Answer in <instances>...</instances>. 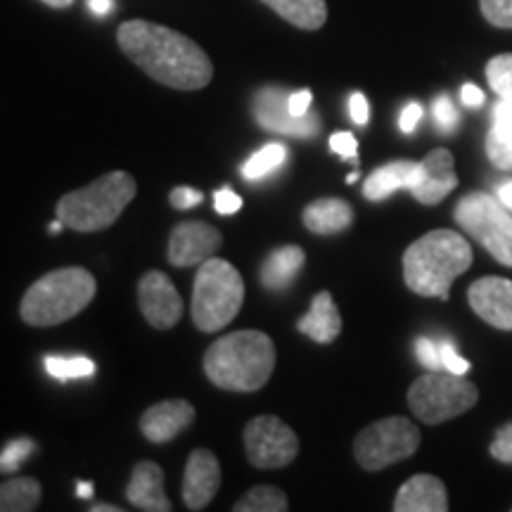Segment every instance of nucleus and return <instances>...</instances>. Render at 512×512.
Segmentation results:
<instances>
[{"mask_svg": "<svg viewBox=\"0 0 512 512\" xmlns=\"http://www.w3.org/2000/svg\"><path fill=\"white\" fill-rule=\"evenodd\" d=\"M117 41L128 60L162 86L202 91L214 76L209 55L188 36L162 24L131 19L119 27Z\"/></svg>", "mask_w": 512, "mask_h": 512, "instance_id": "1", "label": "nucleus"}, {"mask_svg": "<svg viewBox=\"0 0 512 512\" xmlns=\"http://www.w3.org/2000/svg\"><path fill=\"white\" fill-rule=\"evenodd\" d=\"M275 370V344L266 332L238 330L216 339L204 354V373L219 389L256 392Z\"/></svg>", "mask_w": 512, "mask_h": 512, "instance_id": "2", "label": "nucleus"}, {"mask_svg": "<svg viewBox=\"0 0 512 512\" xmlns=\"http://www.w3.org/2000/svg\"><path fill=\"white\" fill-rule=\"evenodd\" d=\"M472 266V247L456 230H432L403 252V280L420 297L448 299L451 285Z\"/></svg>", "mask_w": 512, "mask_h": 512, "instance_id": "3", "label": "nucleus"}, {"mask_svg": "<svg viewBox=\"0 0 512 512\" xmlns=\"http://www.w3.org/2000/svg\"><path fill=\"white\" fill-rule=\"evenodd\" d=\"M98 283L86 268L72 266L46 273L29 287L22 299V320L34 328L67 323L93 302Z\"/></svg>", "mask_w": 512, "mask_h": 512, "instance_id": "4", "label": "nucleus"}, {"mask_svg": "<svg viewBox=\"0 0 512 512\" xmlns=\"http://www.w3.org/2000/svg\"><path fill=\"white\" fill-rule=\"evenodd\" d=\"M136 178L126 171L100 176L86 188L67 192L57 202V219L79 233H98L110 228L136 197Z\"/></svg>", "mask_w": 512, "mask_h": 512, "instance_id": "5", "label": "nucleus"}, {"mask_svg": "<svg viewBox=\"0 0 512 512\" xmlns=\"http://www.w3.org/2000/svg\"><path fill=\"white\" fill-rule=\"evenodd\" d=\"M242 299L245 283L238 268L211 256L200 264L192 287V323L200 332H219L238 316Z\"/></svg>", "mask_w": 512, "mask_h": 512, "instance_id": "6", "label": "nucleus"}, {"mask_svg": "<svg viewBox=\"0 0 512 512\" xmlns=\"http://www.w3.org/2000/svg\"><path fill=\"white\" fill-rule=\"evenodd\" d=\"M479 399L477 384H472L465 375L456 373H432L418 377L408 389V406L415 418L425 425H441V422L458 418L470 411Z\"/></svg>", "mask_w": 512, "mask_h": 512, "instance_id": "7", "label": "nucleus"}, {"mask_svg": "<svg viewBox=\"0 0 512 512\" xmlns=\"http://www.w3.org/2000/svg\"><path fill=\"white\" fill-rule=\"evenodd\" d=\"M453 219L475 238L498 264L512 268V216L498 197L470 192L453 209Z\"/></svg>", "mask_w": 512, "mask_h": 512, "instance_id": "8", "label": "nucleus"}, {"mask_svg": "<svg viewBox=\"0 0 512 512\" xmlns=\"http://www.w3.org/2000/svg\"><path fill=\"white\" fill-rule=\"evenodd\" d=\"M420 446V430L408 418L377 420L358 434L354 441V456L358 465L368 472L384 470V467L411 458Z\"/></svg>", "mask_w": 512, "mask_h": 512, "instance_id": "9", "label": "nucleus"}, {"mask_svg": "<svg viewBox=\"0 0 512 512\" xmlns=\"http://www.w3.org/2000/svg\"><path fill=\"white\" fill-rule=\"evenodd\" d=\"M245 451L259 470H280L299 456V437L275 415H259L245 427Z\"/></svg>", "mask_w": 512, "mask_h": 512, "instance_id": "10", "label": "nucleus"}, {"mask_svg": "<svg viewBox=\"0 0 512 512\" xmlns=\"http://www.w3.org/2000/svg\"><path fill=\"white\" fill-rule=\"evenodd\" d=\"M290 91L278 86H266L254 95L252 112L256 124L266 131L280 133L290 138H313L320 131L318 114L309 112L306 117H294L290 112Z\"/></svg>", "mask_w": 512, "mask_h": 512, "instance_id": "11", "label": "nucleus"}, {"mask_svg": "<svg viewBox=\"0 0 512 512\" xmlns=\"http://www.w3.org/2000/svg\"><path fill=\"white\" fill-rule=\"evenodd\" d=\"M138 306L147 323L157 330H169L183 316V299L169 275L147 271L138 283Z\"/></svg>", "mask_w": 512, "mask_h": 512, "instance_id": "12", "label": "nucleus"}, {"mask_svg": "<svg viewBox=\"0 0 512 512\" xmlns=\"http://www.w3.org/2000/svg\"><path fill=\"white\" fill-rule=\"evenodd\" d=\"M453 164H456V159L446 147H437L422 162H418L411 183H408V190H411L415 200L420 204H430V207L446 200V195H451L458 185Z\"/></svg>", "mask_w": 512, "mask_h": 512, "instance_id": "13", "label": "nucleus"}, {"mask_svg": "<svg viewBox=\"0 0 512 512\" xmlns=\"http://www.w3.org/2000/svg\"><path fill=\"white\" fill-rule=\"evenodd\" d=\"M223 245L221 233L204 221H185L171 230L169 264L176 268L200 266L219 252Z\"/></svg>", "mask_w": 512, "mask_h": 512, "instance_id": "14", "label": "nucleus"}, {"mask_svg": "<svg viewBox=\"0 0 512 512\" xmlns=\"http://www.w3.org/2000/svg\"><path fill=\"white\" fill-rule=\"evenodd\" d=\"M472 311L491 328L512 332V280L486 275L467 290Z\"/></svg>", "mask_w": 512, "mask_h": 512, "instance_id": "15", "label": "nucleus"}, {"mask_svg": "<svg viewBox=\"0 0 512 512\" xmlns=\"http://www.w3.org/2000/svg\"><path fill=\"white\" fill-rule=\"evenodd\" d=\"M221 465L207 448L190 453L183 477V501L190 510H204L219 494Z\"/></svg>", "mask_w": 512, "mask_h": 512, "instance_id": "16", "label": "nucleus"}, {"mask_svg": "<svg viewBox=\"0 0 512 512\" xmlns=\"http://www.w3.org/2000/svg\"><path fill=\"white\" fill-rule=\"evenodd\" d=\"M195 420V408L190 401L171 399L150 406L140 418V430L152 444H166L174 441L178 434L188 430Z\"/></svg>", "mask_w": 512, "mask_h": 512, "instance_id": "17", "label": "nucleus"}, {"mask_svg": "<svg viewBox=\"0 0 512 512\" xmlns=\"http://www.w3.org/2000/svg\"><path fill=\"white\" fill-rule=\"evenodd\" d=\"M126 498L128 503H133V508L145 512H169L174 508L164 494L162 467L152 463V460H145V463L133 467V475L126 486Z\"/></svg>", "mask_w": 512, "mask_h": 512, "instance_id": "18", "label": "nucleus"}, {"mask_svg": "<svg viewBox=\"0 0 512 512\" xmlns=\"http://www.w3.org/2000/svg\"><path fill=\"white\" fill-rule=\"evenodd\" d=\"M396 512H446L448 494L439 477L415 475L401 484L399 494L394 498Z\"/></svg>", "mask_w": 512, "mask_h": 512, "instance_id": "19", "label": "nucleus"}, {"mask_svg": "<svg viewBox=\"0 0 512 512\" xmlns=\"http://www.w3.org/2000/svg\"><path fill=\"white\" fill-rule=\"evenodd\" d=\"M297 330L318 344H332L342 332V316L330 292H318L313 297L309 313L297 323Z\"/></svg>", "mask_w": 512, "mask_h": 512, "instance_id": "20", "label": "nucleus"}, {"mask_svg": "<svg viewBox=\"0 0 512 512\" xmlns=\"http://www.w3.org/2000/svg\"><path fill=\"white\" fill-rule=\"evenodd\" d=\"M354 223V209L339 197H320L304 209V226L316 235L344 233Z\"/></svg>", "mask_w": 512, "mask_h": 512, "instance_id": "21", "label": "nucleus"}, {"mask_svg": "<svg viewBox=\"0 0 512 512\" xmlns=\"http://www.w3.org/2000/svg\"><path fill=\"white\" fill-rule=\"evenodd\" d=\"M306 254L302 247L287 245L275 249L261 266V285L271 292H283L294 283L299 271H302Z\"/></svg>", "mask_w": 512, "mask_h": 512, "instance_id": "22", "label": "nucleus"}, {"mask_svg": "<svg viewBox=\"0 0 512 512\" xmlns=\"http://www.w3.org/2000/svg\"><path fill=\"white\" fill-rule=\"evenodd\" d=\"M415 166H418V162H411V159H399V162H389L380 166V169H375L373 174L366 178V183H363V195H366L370 202L387 200V197L394 195L399 188H408Z\"/></svg>", "mask_w": 512, "mask_h": 512, "instance_id": "23", "label": "nucleus"}, {"mask_svg": "<svg viewBox=\"0 0 512 512\" xmlns=\"http://www.w3.org/2000/svg\"><path fill=\"white\" fill-rule=\"evenodd\" d=\"M486 155L496 169H512V102L498 100L494 107V126L486 136Z\"/></svg>", "mask_w": 512, "mask_h": 512, "instance_id": "24", "label": "nucleus"}, {"mask_svg": "<svg viewBox=\"0 0 512 512\" xmlns=\"http://www.w3.org/2000/svg\"><path fill=\"white\" fill-rule=\"evenodd\" d=\"M297 29L316 31L328 22L325 0H261Z\"/></svg>", "mask_w": 512, "mask_h": 512, "instance_id": "25", "label": "nucleus"}, {"mask_svg": "<svg viewBox=\"0 0 512 512\" xmlns=\"http://www.w3.org/2000/svg\"><path fill=\"white\" fill-rule=\"evenodd\" d=\"M41 501V482L34 477H15L0 486V510L31 512Z\"/></svg>", "mask_w": 512, "mask_h": 512, "instance_id": "26", "label": "nucleus"}, {"mask_svg": "<svg viewBox=\"0 0 512 512\" xmlns=\"http://www.w3.org/2000/svg\"><path fill=\"white\" fill-rule=\"evenodd\" d=\"M287 508L290 501L278 486H254L233 505L235 512H285Z\"/></svg>", "mask_w": 512, "mask_h": 512, "instance_id": "27", "label": "nucleus"}, {"mask_svg": "<svg viewBox=\"0 0 512 512\" xmlns=\"http://www.w3.org/2000/svg\"><path fill=\"white\" fill-rule=\"evenodd\" d=\"M287 159V147L280 145V143H268L261 147L256 155H252L242 166V176L247 178V181H259V178H264L271 174V171L278 169V166H283Z\"/></svg>", "mask_w": 512, "mask_h": 512, "instance_id": "28", "label": "nucleus"}, {"mask_svg": "<svg viewBox=\"0 0 512 512\" xmlns=\"http://www.w3.org/2000/svg\"><path fill=\"white\" fill-rule=\"evenodd\" d=\"M46 370L48 375H53L55 380L67 382V380H79V377H91L95 373V363L86 356H48L46 358Z\"/></svg>", "mask_w": 512, "mask_h": 512, "instance_id": "29", "label": "nucleus"}, {"mask_svg": "<svg viewBox=\"0 0 512 512\" xmlns=\"http://www.w3.org/2000/svg\"><path fill=\"white\" fill-rule=\"evenodd\" d=\"M486 81L498 98L512 102V53L491 57L486 64Z\"/></svg>", "mask_w": 512, "mask_h": 512, "instance_id": "30", "label": "nucleus"}, {"mask_svg": "<svg viewBox=\"0 0 512 512\" xmlns=\"http://www.w3.org/2000/svg\"><path fill=\"white\" fill-rule=\"evenodd\" d=\"M31 451H34V441L31 439L8 441L3 448V453H0V470L17 472L19 467H22L24 460L31 456Z\"/></svg>", "mask_w": 512, "mask_h": 512, "instance_id": "31", "label": "nucleus"}, {"mask_svg": "<svg viewBox=\"0 0 512 512\" xmlns=\"http://www.w3.org/2000/svg\"><path fill=\"white\" fill-rule=\"evenodd\" d=\"M486 22L496 29H512V0H479Z\"/></svg>", "mask_w": 512, "mask_h": 512, "instance_id": "32", "label": "nucleus"}, {"mask_svg": "<svg viewBox=\"0 0 512 512\" xmlns=\"http://www.w3.org/2000/svg\"><path fill=\"white\" fill-rule=\"evenodd\" d=\"M415 354H418V361L427 370H441L444 363H441V349L439 344L430 337H418L415 339Z\"/></svg>", "mask_w": 512, "mask_h": 512, "instance_id": "33", "label": "nucleus"}, {"mask_svg": "<svg viewBox=\"0 0 512 512\" xmlns=\"http://www.w3.org/2000/svg\"><path fill=\"white\" fill-rule=\"evenodd\" d=\"M489 451L496 460H501L505 465H512V422L503 425L501 430L496 432V439L494 444L489 446Z\"/></svg>", "mask_w": 512, "mask_h": 512, "instance_id": "34", "label": "nucleus"}, {"mask_svg": "<svg viewBox=\"0 0 512 512\" xmlns=\"http://www.w3.org/2000/svg\"><path fill=\"white\" fill-rule=\"evenodd\" d=\"M439 349H441V363H444V370L456 375H467V370H470V361L460 358L456 347H453L451 342H441Z\"/></svg>", "mask_w": 512, "mask_h": 512, "instance_id": "35", "label": "nucleus"}, {"mask_svg": "<svg viewBox=\"0 0 512 512\" xmlns=\"http://www.w3.org/2000/svg\"><path fill=\"white\" fill-rule=\"evenodd\" d=\"M169 200H171V207H174V209H192V207H197V204H202L204 195H202V190L185 188V185H181V188L171 190Z\"/></svg>", "mask_w": 512, "mask_h": 512, "instance_id": "36", "label": "nucleus"}, {"mask_svg": "<svg viewBox=\"0 0 512 512\" xmlns=\"http://www.w3.org/2000/svg\"><path fill=\"white\" fill-rule=\"evenodd\" d=\"M434 119H437V124L441 128H448V131L458 124V112H456V107H453L451 98L441 95V98L434 102Z\"/></svg>", "mask_w": 512, "mask_h": 512, "instance_id": "37", "label": "nucleus"}, {"mask_svg": "<svg viewBox=\"0 0 512 512\" xmlns=\"http://www.w3.org/2000/svg\"><path fill=\"white\" fill-rule=\"evenodd\" d=\"M214 209L219 211V214H223V216L235 214V211L242 209V197L235 195V192L228 190V188L216 190V195H214Z\"/></svg>", "mask_w": 512, "mask_h": 512, "instance_id": "38", "label": "nucleus"}, {"mask_svg": "<svg viewBox=\"0 0 512 512\" xmlns=\"http://www.w3.org/2000/svg\"><path fill=\"white\" fill-rule=\"evenodd\" d=\"M330 150L337 152L339 157H356V150H358L356 136L347 131L335 133V136H330Z\"/></svg>", "mask_w": 512, "mask_h": 512, "instance_id": "39", "label": "nucleus"}, {"mask_svg": "<svg viewBox=\"0 0 512 512\" xmlns=\"http://www.w3.org/2000/svg\"><path fill=\"white\" fill-rule=\"evenodd\" d=\"M349 114H351V119H354L358 126H366L368 124L370 105H368L366 95H363V93L351 95V98H349Z\"/></svg>", "mask_w": 512, "mask_h": 512, "instance_id": "40", "label": "nucleus"}, {"mask_svg": "<svg viewBox=\"0 0 512 512\" xmlns=\"http://www.w3.org/2000/svg\"><path fill=\"white\" fill-rule=\"evenodd\" d=\"M422 119V107L418 105V102H408L406 107H403L401 112V119H399V126L403 133H413L415 126L420 124Z\"/></svg>", "mask_w": 512, "mask_h": 512, "instance_id": "41", "label": "nucleus"}, {"mask_svg": "<svg viewBox=\"0 0 512 512\" xmlns=\"http://www.w3.org/2000/svg\"><path fill=\"white\" fill-rule=\"evenodd\" d=\"M311 102H313L311 91H294L290 95V112L294 117H306V114L311 112Z\"/></svg>", "mask_w": 512, "mask_h": 512, "instance_id": "42", "label": "nucleus"}, {"mask_svg": "<svg viewBox=\"0 0 512 512\" xmlns=\"http://www.w3.org/2000/svg\"><path fill=\"white\" fill-rule=\"evenodd\" d=\"M460 98H463L465 107H482L484 105V91L475 83H465L463 91H460Z\"/></svg>", "mask_w": 512, "mask_h": 512, "instance_id": "43", "label": "nucleus"}, {"mask_svg": "<svg viewBox=\"0 0 512 512\" xmlns=\"http://www.w3.org/2000/svg\"><path fill=\"white\" fill-rule=\"evenodd\" d=\"M88 8H91L93 15H107L112 12V0H88Z\"/></svg>", "mask_w": 512, "mask_h": 512, "instance_id": "44", "label": "nucleus"}, {"mask_svg": "<svg viewBox=\"0 0 512 512\" xmlns=\"http://www.w3.org/2000/svg\"><path fill=\"white\" fill-rule=\"evenodd\" d=\"M498 200H501L508 209H512V181L498 185Z\"/></svg>", "mask_w": 512, "mask_h": 512, "instance_id": "45", "label": "nucleus"}, {"mask_svg": "<svg viewBox=\"0 0 512 512\" xmlns=\"http://www.w3.org/2000/svg\"><path fill=\"white\" fill-rule=\"evenodd\" d=\"M76 496L91 498L93 496V484L91 482H79V486H76Z\"/></svg>", "mask_w": 512, "mask_h": 512, "instance_id": "46", "label": "nucleus"}, {"mask_svg": "<svg viewBox=\"0 0 512 512\" xmlns=\"http://www.w3.org/2000/svg\"><path fill=\"white\" fill-rule=\"evenodd\" d=\"M43 3L50 5V8H57V10H62V8H69V5H72L74 0H43Z\"/></svg>", "mask_w": 512, "mask_h": 512, "instance_id": "47", "label": "nucleus"}, {"mask_svg": "<svg viewBox=\"0 0 512 512\" xmlns=\"http://www.w3.org/2000/svg\"><path fill=\"white\" fill-rule=\"evenodd\" d=\"M91 512H121L119 505H93Z\"/></svg>", "mask_w": 512, "mask_h": 512, "instance_id": "48", "label": "nucleus"}, {"mask_svg": "<svg viewBox=\"0 0 512 512\" xmlns=\"http://www.w3.org/2000/svg\"><path fill=\"white\" fill-rule=\"evenodd\" d=\"M64 228V223L60 221V219H57V221H53V223H50V230H53V233H60V230Z\"/></svg>", "mask_w": 512, "mask_h": 512, "instance_id": "49", "label": "nucleus"}, {"mask_svg": "<svg viewBox=\"0 0 512 512\" xmlns=\"http://www.w3.org/2000/svg\"><path fill=\"white\" fill-rule=\"evenodd\" d=\"M356 181H358V171H354V174H349V176H347V183H349V185H351V183H356Z\"/></svg>", "mask_w": 512, "mask_h": 512, "instance_id": "50", "label": "nucleus"}]
</instances>
